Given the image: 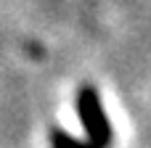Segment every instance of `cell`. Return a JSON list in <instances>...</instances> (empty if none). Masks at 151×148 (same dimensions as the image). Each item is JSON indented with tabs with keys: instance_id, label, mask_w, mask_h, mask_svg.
<instances>
[{
	"instance_id": "cell-1",
	"label": "cell",
	"mask_w": 151,
	"mask_h": 148,
	"mask_svg": "<svg viewBox=\"0 0 151 148\" xmlns=\"http://www.w3.org/2000/svg\"><path fill=\"white\" fill-rule=\"evenodd\" d=\"M77 111H80V119H82V127H85V135H88V146L90 148H109L114 140V130L104 114V106L98 101V93L96 87L85 85L77 95Z\"/></svg>"
},
{
	"instance_id": "cell-2",
	"label": "cell",
	"mask_w": 151,
	"mask_h": 148,
	"mask_svg": "<svg viewBox=\"0 0 151 148\" xmlns=\"http://www.w3.org/2000/svg\"><path fill=\"white\" fill-rule=\"evenodd\" d=\"M53 148H90L88 143H80L74 138H69L64 130H53Z\"/></svg>"
}]
</instances>
